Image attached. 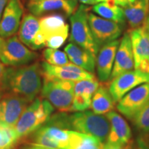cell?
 <instances>
[{
    "mask_svg": "<svg viewBox=\"0 0 149 149\" xmlns=\"http://www.w3.org/2000/svg\"><path fill=\"white\" fill-rule=\"evenodd\" d=\"M38 57V54L23 44L16 35L3 39L0 48V60L9 66L28 65Z\"/></svg>",
    "mask_w": 149,
    "mask_h": 149,
    "instance_id": "8",
    "label": "cell"
},
{
    "mask_svg": "<svg viewBox=\"0 0 149 149\" xmlns=\"http://www.w3.org/2000/svg\"><path fill=\"white\" fill-rule=\"evenodd\" d=\"M127 147H126V148H110V147L105 146V144H104V149H127Z\"/></svg>",
    "mask_w": 149,
    "mask_h": 149,
    "instance_id": "37",
    "label": "cell"
},
{
    "mask_svg": "<svg viewBox=\"0 0 149 149\" xmlns=\"http://www.w3.org/2000/svg\"><path fill=\"white\" fill-rule=\"evenodd\" d=\"M70 62L91 73L96 68V57L77 44L70 42L64 48Z\"/></svg>",
    "mask_w": 149,
    "mask_h": 149,
    "instance_id": "22",
    "label": "cell"
},
{
    "mask_svg": "<svg viewBox=\"0 0 149 149\" xmlns=\"http://www.w3.org/2000/svg\"><path fill=\"white\" fill-rule=\"evenodd\" d=\"M2 42H3V39L0 37V48H1V44H2Z\"/></svg>",
    "mask_w": 149,
    "mask_h": 149,
    "instance_id": "38",
    "label": "cell"
},
{
    "mask_svg": "<svg viewBox=\"0 0 149 149\" xmlns=\"http://www.w3.org/2000/svg\"><path fill=\"white\" fill-rule=\"evenodd\" d=\"M30 103L23 97L3 93L0 99V126L13 128Z\"/></svg>",
    "mask_w": 149,
    "mask_h": 149,
    "instance_id": "9",
    "label": "cell"
},
{
    "mask_svg": "<svg viewBox=\"0 0 149 149\" xmlns=\"http://www.w3.org/2000/svg\"><path fill=\"white\" fill-rule=\"evenodd\" d=\"M22 149H49V148H44V147L37 146V145L29 144V145H27V146L24 147Z\"/></svg>",
    "mask_w": 149,
    "mask_h": 149,
    "instance_id": "33",
    "label": "cell"
},
{
    "mask_svg": "<svg viewBox=\"0 0 149 149\" xmlns=\"http://www.w3.org/2000/svg\"><path fill=\"white\" fill-rule=\"evenodd\" d=\"M43 78L38 63L6 68L0 84L3 93H12L33 102L40 93Z\"/></svg>",
    "mask_w": 149,
    "mask_h": 149,
    "instance_id": "1",
    "label": "cell"
},
{
    "mask_svg": "<svg viewBox=\"0 0 149 149\" xmlns=\"http://www.w3.org/2000/svg\"><path fill=\"white\" fill-rule=\"evenodd\" d=\"M97 3L99 2H105V1H107V2H111L115 3V4H117L120 6L123 7L126 6L128 4H129L131 2H133L135 0H95Z\"/></svg>",
    "mask_w": 149,
    "mask_h": 149,
    "instance_id": "30",
    "label": "cell"
},
{
    "mask_svg": "<svg viewBox=\"0 0 149 149\" xmlns=\"http://www.w3.org/2000/svg\"><path fill=\"white\" fill-rule=\"evenodd\" d=\"M40 66L43 77L74 81L95 78L93 73L89 72L71 62L62 66H54L44 61L41 63Z\"/></svg>",
    "mask_w": 149,
    "mask_h": 149,
    "instance_id": "15",
    "label": "cell"
},
{
    "mask_svg": "<svg viewBox=\"0 0 149 149\" xmlns=\"http://www.w3.org/2000/svg\"><path fill=\"white\" fill-rule=\"evenodd\" d=\"M68 34L69 25L62 15L53 13L42 17L32 50L37 51L44 47L58 49L66 42Z\"/></svg>",
    "mask_w": 149,
    "mask_h": 149,
    "instance_id": "2",
    "label": "cell"
},
{
    "mask_svg": "<svg viewBox=\"0 0 149 149\" xmlns=\"http://www.w3.org/2000/svg\"><path fill=\"white\" fill-rule=\"evenodd\" d=\"M130 30L144 26L149 12V0H135L123 7Z\"/></svg>",
    "mask_w": 149,
    "mask_h": 149,
    "instance_id": "21",
    "label": "cell"
},
{
    "mask_svg": "<svg viewBox=\"0 0 149 149\" xmlns=\"http://www.w3.org/2000/svg\"><path fill=\"white\" fill-rule=\"evenodd\" d=\"M138 149H149V145L147 144L144 139H138Z\"/></svg>",
    "mask_w": 149,
    "mask_h": 149,
    "instance_id": "31",
    "label": "cell"
},
{
    "mask_svg": "<svg viewBox=\"0 0 149 149\" xmlns=\"http://www.w3.org/2000/svg\"><path fill=\"white\" fill-rule=\"evenodd\" d=\"M149 102V83H144L129 91L117 102V109L132 120L141 109Z\"/></svg>",
    "mask_w": 149,
    "mask_h": 149,
    "instance_id": "13",
    "label": "cell"
},
{
    "mask_svg": "<svg viewBox=\"0 0 149 149\" xmlns=\"http://www.w3.org/2000/svg\"><path fill=\"white\" fill-rule=\"evenodd\" d=\"M40 29V18L32 13L26 14L18 31V37L27 47L32 50L35 37Z\"/></svg>",
    "mask_w": 149,
    "mask_h": 149,
    "instance_id": "23",
    "label": "cell"
},
{
    "mask_svg": "<svg viewBox=\"0 0 149 149\" xmlns=\"http://www.w3.org/2000/svg\"><path fill=\"white\" fill-rule=\"evenodd\" d=\"M43 57L45 61L54 66H62L69 63L67 54L55 48H46L43 52Z\"/></svg>",
    "mask_w": 149,
    "mask_h": 149,
    "instance_id": "27",
    "label": "cell"
},
{
    "mask_svg": "<svg viewBox=\"0 0 149 149\" xmlns=\"http://www.w3.org/2000/svg\"><path fill=\"white\" fill-rule=\"evenodd\" d=\"M88 10L87 5L81 4L75 12L70 16V42L86 50L97 57L100 50L91 32L88 23Z\"/></svg>",
    "mask_w": 149,
    "mask_h": 149,
    "instance_id": "7",
    "label": "cell"
},
{
    "mask_svg": "<svg viewBox=\"0 0 149 149\" xmlns=\"http://www.w3.org/2000/svg\"><path fill=\"white\" fill-rule=\"evenodd\" d=\"M109 91L115 103L126 93L144 83H149V73L139 70H133L117 76L109 81Z\"/></svg>",
    "mask_w": 149,
    "mask_h": 149,
    "instance_id": "10",
    "label": "cell"
},
{
    "mask_svg": "<svg viewBox=\"0 0 149 149\" xmlns=\"http://www.w3.org/2000/svg\"><path fill=\"white\" fill-rule=\"evenodd\" d=\"M144 26H145V28H146L147 32H148V35H149V12H148V16H147V17H146V21H145V23L144 24Z\"/></svg>",
    "mask_w": 149,
    "mask_h": 149,
    "instance_id": "36",
    "label": "cell"
},
{
    "mask_svg": "<svg viewBox=\"0 0 149 149\" xmlns=\"http://www.w3.org/2000/svg\"><path fill=\"white\" fill-rule=\"evenodd\" d=\"M77 132L64 129L48 120L31 133V144L49 149H71Z\"/></svg>",
    "mask_w": 149,
    "mask_h": 149,
    "instance_id": "5",
    "label": "cell"
},
{
    "mask_svg": "<svg viewBox=\"0 0 149 149\" xmlns=\"http://www.w3.org/2000/svg\"><path fill=\"white\" fill-rule=\"evenodd\" d=\"M75 81L43 77L41 96L59 112H70Z\"/></svg>",
    "mask_w": 149,
    "mask_h": 149,
    "instance_id": "6",
    "label": "cell"
},
{
    "mask_svg": "<svg viewBox=\"0 0 149 149\" xmlns=\"http://www.w3.org/2000/svg\"><path fill=\"white\" fill-rule=\"evenodd\" d=\"M5 69H6V67L4 66V64L1 62V61L0 60V84H1V79H2L3 72H4Z\"/></svg>",
    "mask_w": 149,
    "mask_h": 149,
    "instance_id": "34",
    "label": "cell"
},
{
    "mask_svg": "<svg viewBox=\"0 0 149 149\" xmlns=\"http://www.w3.org/2000/svg\"><path fill=\"white\" fill-rule=\"evenodd\" d=\"M71 149H104V144L96 137L78 132Z\"/></svg>",
    "mask_w": 149,
    "mask_h": 149,
    "instance_id": "26",
    "label": "cell"
},
{
    "mask_svg": "<svg viewBox=\"0 0 149 149\" xmlns=\"http://www.w3.org/2000/svg\"><path fill=\"white\" fill-rule=\"evenodd\" d=\"M93 11L101 17L124 26L126 18L124 10L120 6L111 2H99L93 6Z\"/></svg>",
    "mask_w": 149,
    "mask_h": 149,
    "instance_id": "25",
    "label": "cell"
},
{
    "mask_svg": "<svg viewBox=\"0 0 149 149\" xmlns=\"http://www.w3.org/2000/svg\"><path fill=\"white\" fill-rule=\"evenodd\" d=\"M127 149H132V148H131V145H130V146H128L127 147Z\"/></svg>",
    "mask_w": 149,
    "mask_h": 149,
    "instance_id": "40",
    "label": "cell"
},
{
    "mask_svg": "<svg viewBox=\"0 0 149 149\" xmlns=\"http://www.w3.org/2000/svg\"><path fill=\"white\" fill-rule=\"evenodd\" d=\"M109 119L111 129L105 146L113 148H124L131 144V129L125 119L115 111L106 115Z\"/></svg>",
    "mask_w": 149,
    "mask_h": 149,
    "instance_id": "12",
    "label": "cell"
},
{
    "mask_svg": "<svg viewBox=\"0 0 149 149\" xmlns=\"http://www.w3.org/2000/svg\"><path fill=\"white\" fill-rule=\"evenodd\" d=\"M77 1H80L81 3H82L83 4L85 5H95L97 3V1L95 0H77Z\"/></svg>",
    "mask_w": 149,
    "mask_h": 149,
    "instance_id": "35",
    "label": "cell"
},
{
    "mask_svg": "<svg viewBox=\"0 0 149 149\" xmlns=\"http://www.w3.org/2000/svg\"><path fill=\"white\" fill-rule=\"evenodd\" d=\"M77 0H30L27 8L31 13L37 17L53 12H61L70 17L77 9Z\"/></svg>",
    "mask_w": 149,
    "mask_h": 149,
    "instance_id": "17",
    "label": "cell"
},
{
    "mask_svg": "<svg viewBox=\"0 0 149 149\" xmlns=\"http://www.w3.org/2000/svg\"><path fill=\"white\" fill-rule=\"evenodd\" d=\"M8 2V0H0V19H1L3 10H4Z\"/></svg>",
    "mask_w": 149,
    "mask_h": 149,
    "instance_id": "32",
    "label": "cell"
},
{
    "mask_svg": "<svg viewBox=\"0 0 149 149\" xmlns=\"http://www.w3.org/2000/svg\"><path fill=\"white\" fill-rule=\"evenodd\" d=\"M67 125L68 130L91 135L104 144L107 140L111 129L107 116L87 110L67 115Z\"/></svg>",
    "mask_w": 149,
    "mask_h": 149,
    "instance_id": "3",
    "label": "cell"
},
{
    "mask_svg": "<svg viewBox=\"0 0 149 149\" xmlns=\"http://www.w3.org/2000/svg\"><path fill=\"white\" fill-rule=\"evenodd\" d=\"M115 104L109 88L102 85L99 86L93 95L90 108L96 114L107 115L114 110Z\"/></svg>",
    "mask_w": 149,
    "mask_h": 149,
    "instance_id": "24",
    "label": "cell"
},
{
    "mask_svg": "<svg viewBox=\"0 0 149 149\" xmlns=\"http://www.w3.org/2000/svg\"><path fill=\"white\" fill-rule=\"evenodd\" d=\"M100 86V82L96 77L75 81L70 112H81L90 108L93 95Z\"/></svg>",
    "mask_w": 149,
    "mask_h": 149,
    "instance_id": "20",
    "label": "cell"
},
{
    "mask_svg": "<svg viewBox=\"0 0 149 149\" xmlns=\"http://www.w3.org/2000/svg\"><path fill=\"white\" fill-rule=\"evenodd\" d=\"M24 11L21 0H8L0 19V37L1 38H8L17 33Z\"/></svg>",
    "mask_w": 149,
    "mask_h": 149,
    "instance_id": "16",
    "label": "cell"
},
{
    "mask_svg": "<svg viewBox=\"0 0 149 149\" xmlns=\"http://www.w3.org/2000/svg\"><path fill=\"white\" fill-rule=\"evenodd\" d=\"M18 140L13 128L0 126V149H12Z\"/></svg>",
    "mask_w": 149,
    "mask_h": 149,
    "instance_id": "29",
    "label": "cell"
},
{
    "mask_svg": "<svg viewBox=\"0 0 149 149\" xmlns=\"http://www.w3.org/2000/svg\"><path fill=\"white\" fill-rule=\"evenodd\" d=\"M31 1H42V0H31Z\"/></svg>",
    "mask_w": 149,
    "mask_h": 149,
    "instance_id": "41",
    "label": "cell"
},
{
    "mask_svg": "<svg viewBox=\"0 0 149 149\" xmlns=\"http://www.w3.org/2000/svg\"><path fill=\"white\" fill-rule=\"evenodd\" d=\"M134 57L129 33H126L117 48L110 81L117 76L134 69Z\"/></svg>",
    "mask_w": 149,
    "mask_h": 149,
    "instance_id": "19",
    "label": "cell"
},
{
    "mask_svg": "<svg viewBox=\"0 0 149 149\" xmlns=\"http://www.w3.org/2000/svg\"><path fill=\"white\" fill-rule=\"evenodd\" d=\"M3 93L2 92H1V90H0V99H1V96L3 95Z\"/></svg>",
    "mask_w": 149,
    "mask_h": 149,
    "instance_id": "39",
    "label": "cell"
},
{
    "mask_svg": "<svg viewBox=\"0 0 149 149\" xmlns=\"http://www.w3.org/2000/svg\"><path fill=\"white\" fill-rule=\"evenodd\" d=\"M120 43V40H116L104 44L99 50L96 57V69L98 80L100 82H109Z\"/></svg>",
    "mask_w": 149,
    "mask_h": 149,
    "instance_id": "18",
    "label": "cell"
},
{
    "mask_svg": "<svg viewBox=\"0 0 149 149\" xmlns=\"http://www.w3.org/2000/svg\"><path fill=\"white\" fill-rule=\"evenodd\" d=\"M134 68L149 73V35L144 26L130 30Z\"/></svg>",
    "mask_w": 149,
    "mask_h": 149,
    "instance_id": "14",
    "label": "cell"
},
{
    "mask_svg": "<svg viewBox=\"0 0 149 149\" xmlns=\"http://www.w3.org/2000/svg\"><path fill=\"white\" fill-rule=\"evenodd\" d=\"M54 108L46 99L38 97L26 108L13 129L19 139L31 135L47 122Z\"/></svg>",
    "mask_w": 149,
    "mask_h": 149,
    "instance_id": "4",
    "label": "cell"
},
{
    "mask_svg": "<svg viewBox=\"0 0 149 149\" xmlns=\"http://www.w3.org/2000/svg\"><path fill=\"white\" fill-rule=\"evenodd\" d=\"M132 121L136 129L141 133H149V102L137 112Z\"/></svg>",
    "mask_w": 149,
    "mask_h": 149,
    "instance_id": "28",
    "label": "cell"
},
{
    "mask_svg": "<svg viewBox=\"0 0 149 149\" xmlns=\"http://www.w3.org/2000/svg\"><path fill=\"white\" fill-rule=\"evenodd\" d=\"M88 23L99 47L117 40L122 35L123 25L106 19L92 13H88Z\"/></svg>",
    "mask_w": 149,
    "mask_h": 149,
    "instance_id": "11",
    "label": "cell"
}]
</instances>
